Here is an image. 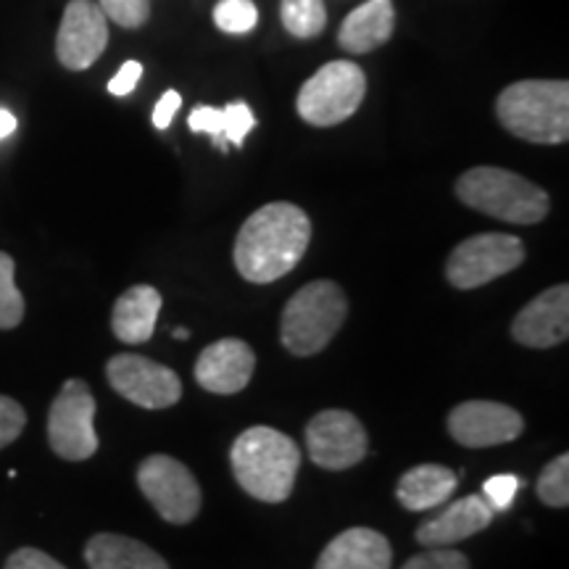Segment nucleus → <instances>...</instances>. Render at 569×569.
<instances>
[{"mask_svg": "<svg viewBox=\"0 0 569 569\" xmlns=\"http://www.w3.org/2000/svg\"><path fill=\"white\" fill-rule=\"evenodd\" d=\"M109 386L140 409H169L182 398L177 372L140 353H117L106 365Z\"/></svg>", "mask_w": 569, "mask_h": 569, "instance_id": "9d476101", "label": "nucleus"}, {"mask_svg": "<svg viewBox=\"0 0 569 569\" xmlns=\"http://www.w3.org/2000/svg\"><path fill=\"white\" fill-rule=\"evenodd\" d=\"M348 317V298L338 282L315 280L282 309L280 338L293 356H315L338 336Z\"/></svg>", "mask_w": 569, "mask_h": 569, "instance_id": "39448f33", "label": "nucleus"}, {"mask_svg": "<svg viewBox=\"0 0 569 569\" xmlns=\"http://www.w3.org/2000/svg\"><path fill=\"white\" fill-rule=\"evenodd\" d=\"M306 451L317 467L343 472L367 457L369 438L365 425L351 411L327 409L306 425Z\"/></svg>", "mask_w": 569, "mask_h": 569, "instance_id": "9b49d317", "label": "nucleus"}, {"mask_svg": "<svg viewBox=\"0 0 569 569\" xmlns=\"http://www.w3.org/2000/svg\"><path fill=\"white\" fill-rule=\"evenodd\" d=\"M496 509L490 507L488 498L482 493H472L453 501L440 515L427 519L417 528V543L425 549H448L461 540L478 536L493 522Z\"/></svg>", "mask_w": 569, "mask_h": 569, "instance_id": "dca6fc26", "label": "nucleus"}, {"mask_svg": "<svg viewBox=\"0 0 569 569\" xmlns=\"http://www.w3.org/2000/svg\"><path fill=\"white\" fill-rule=\"evenodd\" d=\"M393 549L372 528H348L325 546L315 569H390Z\"/></svg>", "mask_w": 569, "mask_h": 569, "instance_id": "f3484780", "label": "nucleus"}, {"mask_svg": "<svg viewBox=\"0 0 569 569\" xmlns=\"http://www.w3.org/2000/svg\"><path fill=\"white\" fill-rule=\"evenodd\" d=\"M96 398L88 382L67 380L61 393L53 398L48 411V443L56 457L67 461H84L98 451Z\"/></svg>", "mask_w": 569, "mask_h": 569, "instance_id": "6e6552de", "label": "nucleus"}, {"mask_svg": "<svg viewBox=\"0 0 569 569\" xmlns=\"http://www.w3.org/2000/svg\"><path fill=\"white\" fill-rule=\"evenodd\" d=\"M256 369L253 348L240 338H222L206 346L196 361L198 386L209 393L232 396L251 382Z\"/></svg>", "mask_w": 569, "mask_h": 569, "instance_id": "2eb2a0df", "label": "nucleus"}, {"mask_svg": "<svg viewBox=\"0 0 569 569\" xmlns=\"http://www.w3.org/2000/svg\"><path fill=\"white\" fill-rule=\"evenodd\" d=\"M259 21V9L253 0H219L213 9V24L227 34L251 32Z\"/></svg>", "mask_w": 569, "mask_h": 569, "instance_id": "393cba45", "label": "nucleus"}, {"mask_svg": "<svg viewBox=\"0 0 569 569\" xmlns=\"http://www.w3.org/2000/svg\"><path fill=\"white\" fill-rule=\"evenodd\" d=\"M161 293L153 284H134L119 296L111 311V330L122 343L138 346L153 338L161 311Z\"/></svg>", "mask_w": 569, "mask_h": 569, "instance_id": "6ab92c4d", "label": "nucleus"}, {"mask_svg": "<svg viewBox=\"0 0 569 569\" xmlns=\"http://www.w3.org/2000/svg\"><path fill=\"white\" fill-rule=\"evenodd\" d=\"M13 132H17V117L11 111L0 109V140H6Z\"/></svg>", "mask_w": 569, "mask_h": 569, "instance_id": "f704fd0d", "label": "nucleus"}, {"mask_svg": "<svg viewBox=\"0 0 569 569\" xmlns=\"http://www.w3.org/2000/svg\"><path fill=\"white\" fill-rule=\"evenodd\" d=\"M134 478H138L142 496L169 525L193 522L201 511V486L182 461L167 457V453H153L140 461Z\"/></svg>", "mask_w": 569, "mask_h": 569, "instance_id": "1a4fd4ad", "label": "nucleus"}, {"mask_svg": "<svg viewBox=\"0 0 569 569\" xmlns=\"http://www.w3.org/2000/svg\"><path fill=\"white\" fill-rule=\"evenodd\" d=\"M311 243V219L296 203H267L234 238V269L248 282L267 284L293 272Z\"/></svg>", "mask_w": 569, "mask_h": 569, "instance_id": "f257e3e1", "label": "nucleus"}, {"mask_svg": "<svg viewBox=\"0 0 569 569\" xmlns=\"http://www.w3.org/2000/svg\"><path fill=\"white\" fill-rule=\"evenodd\" d=\"M496 117L503 130L536 146L569 140V82L522 80L498 96Z\"/></svg>", "mask_w": 569, "mask_h": 569, "instance_id": "7ed1b4c3", "label": "nucleus"}, {"mask_svg": "<svg viewBox=\"0 0 569 569\" xmlns=\"http://www.w3.org/2000/svg\"><path fill=\"white\" fill-rule=\"evenodd\" d=\"M367 96V74L359 63L330 61L303 82L298 92V117L311 127H336L359 111Z\"/></svg>", "mask_w": 569, "mask_h": 569, "instance_id": "423d86ee", "label": "nucleus"}, {"mask_svg": "<svg viewBox=\"0 0 569 569\" xmlns=\"http://www.w3.org/2000/svg\"><path fill=\"white\" fill-rule=\"evenodd\" d=\"M84 561L90 569H172L151 546L119 532L92 536L84 546Z\"/></svg>", "mask_w": 569, "mask_h": 569, "instance_id": "aec40b11", "label": "nucleus"}, {"mask_svg": "<svg viewBox=\"0 0 569 569\" xmlns=\"http://www.w3.org/2000/svg\"><path fill=\"white\" fill-rule=\"evenodd\" d=\"M457 198L469 209L509 224H538L549 217L543 188L501 167H472L457 180Z\"/></svg>", "mask_w": 569, "mask_h": 569, "instance_id": "20e7f679", "label": "nucleus"}, {"mask_svg": "<svg viewBox=\"0 0 569 569\" xmlns=\"http://www.w3.org/2000/svg\"><path fill=\"white\" fill-rule=\"evenodd\" d=\"M282 27L298 40H311L327 27L325 0H282Z\"/></svg>", "mask_w": 569, "mask_h": 569, "instance_id": "4be33fe9", "label": "nucleus"}, {"mask_svg": "<svg viewBox=\"0 0 569 569\" xmlns=\"http://www.w3.org/2000/svg\"><path fill=\"white\" fill-rule=\"evenodd\" d=\"M459 478L443 465L411 467L396 486V498L407 511H427L446 503L457 490Z\"/></svg>", "mask_w": 569, "mask_h": 569, "instance_id": "412c9836", "label": "nucleus"}, {"mask_svg": "<svg viewBox=\"0 0 569 569\" xmlns=\"http://www.w3.org/2000/svg\"><path fill=\"white\" fill-rule=\"evenodd\" d=\"M106 19L124 30H138L151 19V0H96Z\"/></svg>", "mask_w": 569, "mask_h": 569, "instance_id": "a878e982", "label": "nucleus"}, {"mask_svg": "<svg viewBox=\"0 0 569 569\" xmlns=\"http://www.w3.org/2000/svg\"><path fill=\"white\" fill-rule=\"evenodd\" d=\"M17 264L9 253L0 251V330H13L24 319V296L13 280Z\"/></svg>", "mask_w": 569, "mask_h": 569, "instance_id": "5701e85b", "label": "nucleus"}, {"mask_svg": "<svg viewBox=\"0 0 569 569\" xmlns=\"http://www.w3.org/2000/svg\"><path fill=\"white\" fill-rule=\"evenodd\" d=\"M396 9L393 0H367L348 13L338 32V46L353 56L377 51L393 38Z\"/></svg>", "mask_w": 569, "mask_h": 569, "instance_id": "a211bd4d", "label": "nucleus"}, {"mask_svg": "<svg viewBox=\"0 0 569 569\" xmlns=\"http://www.w3.org/2000/svg\"><path fill=\"white\" fill-rule=\"evenodd\" d=\"M222 117H224V140L230 142V146H243L248 132L256 127V117H253L251 106L243 101H234L230 106H224Z\"/></svg>", "mask_w": 569, "mask_h": 569, "instance_id": "bb28decb", "label": "nucleus"}, {"mask_svg": "<svg viewBox=\"0 0 569 569\" xmlns=\"http://www.w3.org/2000/svg\"><path fill=\"white\" fill-rule=\"evenodd\" d=\"M401 569H472L469 559L457 549H427L411 557Z\"/></svg>", "mask_w": 569, "mask_h": 569, "instance_id": "cd10ccee", "label": "nucleus"}, {"mask_svg": "<svg viewBox=\"0 0 569 569\" xmlns=\"http://www.w3.org/2000/svg\"><path fill=\"white\" fill-rule=\"evenodd\" d=\"M525 261L522 240L507 232H482L461 240L446 261V277L453 288L475 290L515 272Z\"/></svg>", "mask_w": 569, "mask_h": 569, "instance_id": "0eeeda50", "label": "nucleus"}, {"mask_svg": "<svg viewBox=\"0 0 569 569\" xmlns=\"http://www.w3.org/2000/svg\"><path fill=\"white\" fill-rule=\"evenodd\" d=\"M188 124H190V130H193V132L211 134L213 146H217L219 151H227V146H230V142L224 140L222 109H211V106H198V109L190 111Z\"/></svg>", "mask_w": 569, "mask_h": 569, "instance_id": "c85d7f7f", "label": "nucleus"}, {"mask_svg": "<svg viewBox=\"0 0 569 569\" xmlns=\"http://www.w3.org/2000/svg\"><path fill=\"white\" fill-rule=\"evenodd\" d=\"M3 569H67L61 561H56L51 553L40 551V549H19L13 551L9 559H6Z\"/></svg>", "mask_w": 569, "mask_h": 569, "instance_id": "2f4dec72", "label": "nucleus"}, {"mask_svg": "<svg viewBox=\"0 0 569 569\" xmlns=\"http://www.w3.org/2000/svg\"><path fill=\"white\" fill-rule=\"evenodd\" d=\"M109 46V19L96 0H69L63 9L56 56L69 71H84L101 59Z\"/></svg>", "mask_w": 569, "mask_h": 569, "instance_id": "f8f14e48", "label": "nucleus"}, {"mask_svg": "<svg viewBox=\"0 0 569 569\" xmlns=\"http://www.w3.org/2000/svg\"><path fill=\"white\" fill-rule=\"evenodd\" d=\"M140 77H142V63L140 61H124L122 69H119L117 74H113V80L109 82V92H111V96H119V98L130 96V92L138 88Z\"/></svg>", "mask_w": 569, "mask_h": 569, "instance_id": "473e14b6", "label": "nucleus"}, {"mask_svg": "<svg viewBox=\"0 0 569 569\" xmlns=\"http://www.w3.org/2000/svg\"><path fill=\"white\" fill-rule=\"evenodd\" d=\"M172 336H174L177 340H188V338H190V332L184 330V327H177V330H172Z\"/></svg>", "mask_w": 569, "mask_h": 569, "instance_id": "c9c22d12", "label": "nucleus"}, {"mask_svg": "<svg viewBox=\"0 0 569 569\" xmlns=\"http://www.w3.org/2000/svg\"><path fill=\"white\" fill-rule=\"evenodd\" d=\"M538 498L551 509H567L569 507V457L559 453L543 467L540 478L536 482Z\"/></svg>", "mask_w": 569, "mask_h": 569, "instance_id": "b1692460", "label": "nucleus"}, {"mask_svg": "<svg viewBox=\"0 0 569 569\" xmlns=\"http://www.w3.org/2000/svg\"><path fill=\"white\" fill-rule=\"evenodd\" d=\"M569 336V288L553 284L532 298L511 322V338L528 348H553Z\"/></svg>", "mask_w": 569, "mask_h": 569, "instance_id": "4468645a", "label": "nucleus"}, {"mask_svg": "<svg viewBox=\"0 0 569 569\" xmlns=\"http://www.w3.org/2000/svg\"><path fill=\"white\" fill-rule=\"evenodd\" d=\"M522 415L498 401H465L448 415V432L465 448L511 443V440L522 436Z\"/></svg>", "mask_w": 569, "mask_h": 569, "instance_id": "ddd939ff", "label": "nucleus"}, {"mask_svg": "<svg viewBox=\"0 0 569 569\" xmlns=\"http://www.w3.org/2000/svg\"><path fill=\"white\" fill-rule=\"evenodd\" d=\"M27 427V411L19 401L0 396V448L11 446Z\"/></svg>", "mask_w": 569, "mask_h": 569, "instance_id": "c756f323", "label": "nucleus"}, {"mask_svg": "<svg viewBox=\"0 0 569 569\" xmlns=\"http://www.w3.org/2000/svg\"><path fill=\"white\" fill-rule=\"evenodd\" d=\"M182 106V96L177 90H167L163 96L159 98V103H156L153 109V124L159 127V130H169V124H172L174 113L180 111Z\"/></svg>", "mask_w": 569, "mask_h": 569, "instance_id": "72a5a7b5", "label": "nucleus"}, {"mask_svg": "<svg viewBox=\"0 0 569 569\" xmlns=\"http://www.w3.org/2000/svg\"><path fill=\"white\" fill-rule=\"evenodd\" d=\"M522 482L515 475H496V478H488L486 486H482V496L488 498V503L496 511H507L511 503H515L517 490Z\"/></svg>", "mask_w": 569, "mask_h": 569, "instance_id": "7c9ffc66", "label": "nucleus"}, {"mask_svg": "<svg viewBox=\"0 0 569 569\" xmlns=\"http://www.w3.org/2000/svg\"><path fill=\"white\" fill-rule=\"evenodd\" d=\"M230 465L238 486L264 503H282L293 493L301 448L274 427L256 425L234 438Z\"/></svg>", "mask_w": 569, "mask_h": 569, "instance_id": "f03ea898", "label": "nucleus"}]
</instances>
